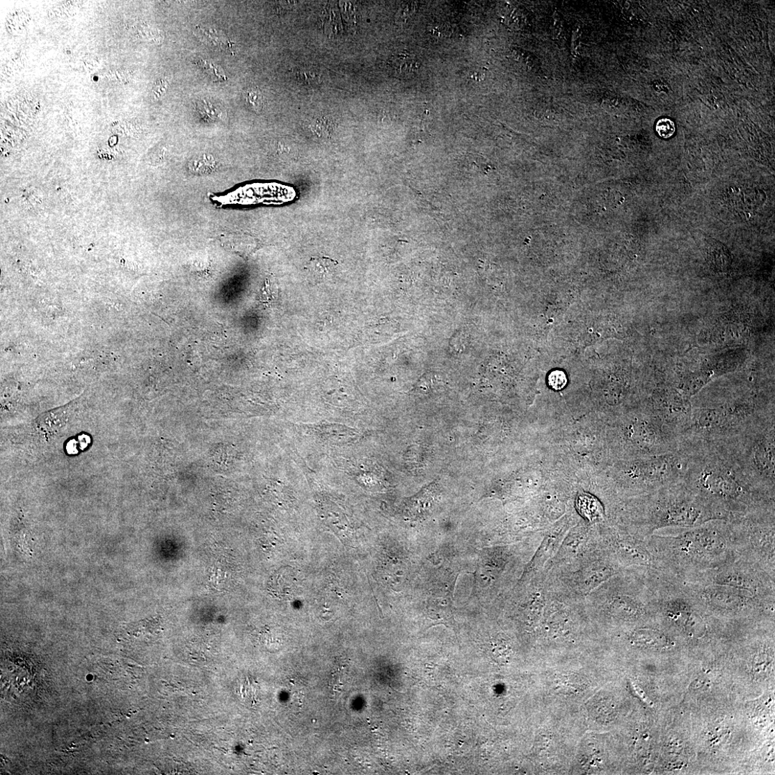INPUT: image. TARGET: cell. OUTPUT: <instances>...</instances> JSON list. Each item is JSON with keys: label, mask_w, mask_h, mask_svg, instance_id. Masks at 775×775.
Wrapping results in <instances>:
<instances>
[{"label": "cell", "mask_w": 775, "mask_h": 775, "mask_svg": "<svg viewBox=\"0 0 775 775\" xmlns=\"http://www.w3.org/2000/svg\"><path fill=\"white\" fill-rule=\"evenodd\" d=\"M246 99L255 110L259 111L262 108L263 98L259 90L255 89L249 90Z\"/></svg>", "instance_id": "obj_16"}, {"label": "cell", "mask_w": 775, "mask_h": 775, "mask_svg": "<svg viewBox=\"0 0 775 775\" xmlns=\"http://www.w3.org/2000/svg\"><path fill=\"white\" fill-rule=\"evenodd\" d=\"M575 506L578 513L589 523L593 524L603 520L604 507L600 501L589 493H580L577 497Z\"/></svg>", "instance_id": "obj_8"}, {"label": "cell", "mask_w": 775, "mask_h": 775, "mask_svg": "<svg viewBox=\"0 0 775 775\" xmlns=\"http://www.w3.org/2000/svg\"><path fill=\"white\" fill-rule=\"evenodd\" d=\"M630 642L637 647L652 648L662 642V636L650 629H638L632 632Z\"/></svg>", "instance_id": "obj_11"}, {"label": "cell", "mask_w": 775, "mask_h": 775, "mask_svg": "<svg viewBox=\"0 0 775 775\" xmlns=\"http://www.w3.org/2000/svg\"><path fill=\"white\" fill-rule=\"evenodd\" d=\"M567 534L566 529L552 530L543 538L534 556L527 564L522 575H532L543 571L545 566L558 552Z\"/></svg>", "instance_id": "obj_7"}, {"label": "cell", "mask_w": 775, "mask_h": 775, "mask_svg": "<svg viewBox=\"0 0 775 775\" xmlns=\"http://www.w3.org/2000/svg\"><path fill=\"white\" fill-rule=\"evenodd\" d=\"M297 77L300 81L309 85L315 84L320 81L321 78L320 75L315 71L308 70V68L298 72Z\"/></svg>", "instance_id": "obj_15"}, {"label": "cell", "mask_w": 775, "mask_h": 775, "mask_svg": "<svg viewBox=\"0 0 775 775\" xmlns=\"http://www.w3.org/2000/svg\"><path fill=\"white\" fill-rule=\"evenodd\" d=\"M623 569L602 547L575 564L545 572L550 582L565 593L585 599Z\"/></svg>", "instance_id": "obj_4"}, {"label": "cell", "mask_w": 775, "mask_h": 775, "mask_svg": "<svg viewBox=\"0 0 775 775\" xmlns=\"http://www.w3.org/2000/svg\"><path fill=\"white\" fill-rule=\"evenodd\" d=\"M774 417L751 426L737 438L725 442L746 474L757 485L774 494Z\"/></svg>", "instance_id": "obj_2"}, {"label": "cell", "mask_w": 775, "mask_h": 775, "mask_svg": "<svg viewBox=\"0 0 775 775\" xmlns=\"http://www.w3.org/2000/svg\"><path fill=\"white\" fill-rule=\"evenodd\" d=\"M67 416V408L56 410L54 413L42 415L36 422L37 429L42 434H54L66 423Z\"/></svg>", "instance_id": "obj_10"}, {"label": "cell", "mask_w": 775, "mask_h": 775, "mask_svg": "<svg viewBox=\"0 0 775 775\" xmlns=\"http://www.w3.org/2000/svg\"><path fill=\"white\" fill-rule=\"evenodd\" d=\"M567 378L563 371H555L549 376V383L555 390H561L566 385Z\"/></svg>", "instance_id": "obj_14"}, {"label": "cell", "mask_w": 775, "mask_h": 775, "mask_svg": "<svg viewBox=\"0 0 775 775\" xmlns=\"http://www.w3.org/2000/svg\"><path fill=\"white\" fill-rule=\"evenodd\" d=\"M598 531L602 549L623 568L652 564L653 557L642 540L605 527Z\"/></svg>", "instance_id": "obj_5"}, {"label": "cell", "mask_w": 775, "mask_h": 775, "mask_svg": "<svg viewBox=\"0 0 775 775\" xmlns=\"http://www.w3.org/2000/svg\"><path fill=\"white\" fill-rule=\"evenodd\" d=\"M390 65L396 75L406 77L420 70V63L413 54L401 52L393 56Z\"/></svg>", "instance_id": "obj_9"}, {"label": "cell", "mask_w": 775, "mask_h": 775, "mask_svg": "<svg viewBox=\"0 0 775 775\" xmlns=\"http://www.w3.org/2000/svg\"><path fill=\"white\" fill-rule=\"evenodd\" d=\"M641 585L624 568L585 598L586 612L600 619L634 621L646 612Z\"/></svg>", "instance_id": "obj_3"}, {"label": "cell", "mask_w": 775, "mask_h": 775, "mask_svg": "<svg viewBox=\"0 0 775 775\" xmlns=\"http://www.w3.org/2000/svg\"><path fill=\"white\" fill-rule=\"evenodd\" d=\"M689 455L683 483L721 514L742 512L774 500L744 471L726 443L681 449Z\"/></svg>", "instance_id": "obj_1"}, {"label": "cell", "mask_w": 775, "mask_h": 775, "mask_svg": "<svg viewBox=\"0 0 775 775\" xmlns=\"http://www.w3.org/2000/svg\"><path fill=\"white\" fill-rule=\"evenodd\" d=\"M655 130L661 138L669 139L676 132V125L671 120L663 118L657 121Z\"/></svg>", "instance_id": "obj_13"}, {"label": "cell", "mask_w": 775, "mask_h": 775, "mask_svg": "<svg viewBox=\"0 0 775 775\" xmlns=\"http://www.w3.org/2000/svg\"><path fill=\"white\" fill-rule=\"evenodd\" d=\"M601 548L598 528H577L566 534L558 552L546 564L543 571L575 564Z\"/></svg>", "instance_id": "obj_6"}, {"label": "cell", "mask_w": 775, "mask_h": 775, "mask_svg": "<svg viewBox=\"0 0 775 775\" xmlns=\"http://www.w3.org/2000/svg\"><path fill=\"white\" fill-rule=\"evenodd\" d=\"M197 109L200 115L206 120L216 121L222 120L224 117L225 112L221 107H218L207 100L198 102Z\"/></svg>", "instance_id": "obj_12"}]
</instances>
